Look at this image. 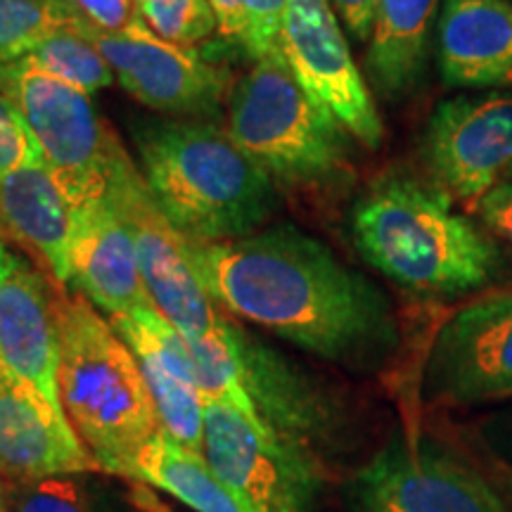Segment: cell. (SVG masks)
I'll return each instance as SVG.
<instances>
[{
    "instance_id": "cell-11",
    "label": "cell",
    "mask_w": 512,
    "mask_h": 512,
    "mask_svg": "<svg viewBox=\"0 0 512 512\" xmlns=\"http://www.w3.org/2000/svg\"><path fill=\"white\" fill-rule=\"evenodd\" d=\"M278 53L306 95L347 128L356 143L368 150L382 145L380 112L332 0H290Z\"/></svg>"
},
{
    "instance_id": "cell-19",
    "label": "cell",
    "mask_w": 512,
    "mask_h": 512,
    "mask_svg": "<svg viewBox=\"0 0 512 512\" xmlns=\"http://www.w3.org/2000/svg\"><path fill=\"white\" fill-rule=\"evenodd\" d=\"M437 67L451 88L512 86V0H441Z\"/></svg>"
},
{
    "instance_id": "cell-21",
    "label": "cell",
    "mask_w": 512,
    "mask_h": 512,
    "mask_svg": "<svg viewBox=\"0 0 512 512\" xmlns=\"http://www.w3.org/2000/svg\"><path fill=\"white\" fill-rule=\"evenodd\" d=\"M439 10L441 0H377L366 69L380 98L403 100L425 81Z\"/></svg>"
},
{
    "instance_id": "cell-12",
    "label": "cell",
    "mask_w": 512,
    "mask_h": 512,
    "mask_svg": "<svg viewBox=\"0 0 512 512\" xmlns=\"http://www.w3.org/2000/svg\"><path fill=\"white\" fill-rule=\"evenodd\" d=\"M422 162L465 211L508 181L512 169V91L456 95L439 102L422 133Z\"/></svg>"
},
{
    "instance_id": "cell-22",
    "label": "cell",
    "mask_w": 512,
    "mask_h": 512,
    "mask_svg": "<svg viewBox=\"0 0 512 512\" xmlns=\"http://www.w3.org/2000/svg\"><path fill=\"white\" fill-rule=\"evenodd\" d=\"M131 479L157 486L195 512H256L207 460L176 444L164 430L143 448Z\"/></svg>"
},
{
    "instance_id": "cell-10",
    "label": "cell",
    "mask_w": 512,
    "mask_h": 512,
    "mask_svg": "<svg viewBox=\"0 0 512 512\" xmlns=\"http://www.w3.org/2000/svg\"><path fill=\"white\" fill-rule=\"evenodd\" d=\"M105 197L131 230L143 285L155 309L183 337H209L223 316L192 266L188 240L152 200L143 174L128 155L114 169Z\"/></svg>"
},
{
    "instance_id": "cell-6",
    "label": "cell",
    "mask_w": 512,
    "mask_h": 512,
    "mask_svg": "<svg viewBox=\"0 0 512 512\" xmlns=\"http://www.w3.org/2000/svg\"><path fill=\"white\" fill-rule=\"evenodd\" d=\"M0 93L29 126L48 169L76 207L105 197L126 150L100 119L91 95L24 60L0 67Z\"/></svg>"
},
{
    "instance_id": "cell-13",
    "label": "cell",
    "mask_w": 512,
    "mask_h": 512,
    "mask_svg": "<svg viewBox=\"0 0 512 512\" xmlns=\"http://www.w3.org/2000/svg\"><path fill=\"white\" fill-rule=\"evenodd\" d=\"M81 34L110 62L121 88L150 110L178 119H216L233 93V74L195 48L176 46L145 24L126 34H105L83 22Z\"/></svg>"
},
{
    "instance_id": "cell-35",
    "label": "cell",
    "mask_w": 512,
    "mask_h": 512,
    "mask_svg": "<svg viewBox=\"0 0 512 512\" xmlns=\"http://www.w3.org/2000/svg\"><path fill=\"white\" fill-rule=\"evenodd\" d=\"M5 249H8V247H5V242H3V238H0V254H3V252H5Z\"/></svg>"
},
{
    "instance_id": "cell-9",
    "label": "cell",
    "mask_w": 512,
    "mask_h": 512,
    "mask_svg": "<svg viewBox=\"0 0 512 512\" xmlns=\"http://www.w3.org/2000/svg\"><path fill=\"white\" fill-rule=\"evenodd\" d=\"M349 512H510L482 472L437 441L394 437L344 486Z\"/></svg>"
},
{
    "instance_id": "cell-1",
    "label": "cell",
    "mask_w": 512,
    "mask_h": 512,
    "mask_svg": "<svg viewBox=\"0 0 512 512\" xmlns=\"http://www.w3.org/2000/svg\"><path fill=\"white\" fill-rule=\"evenodd\" d=\"M188 247L214 304L323 361L375 370L399 347V323L382 287L292 223Z\"/></svg>"
},
{
    "instance_id": "cell-20",
    "label": "cell",
    "mask_w": 512,
    "mask_h": 512,
    "mask_svg": "<svg viewBox=\"0 0 512 512\" xmlns=\"http://www.w3.org/2000/svg\"><path fill=\"white\" fill-rule=\"evenodd\" d=\"M76 209L46 162L0 176V223L50 268L60 287L69 283Z\"/></svg>"
},
{
    "instance_id": "cell-34",
    "label": "cell",
    "mask_w": 512,
    "mask_h": 512,
    "mask_svg": "<svg viewBox=\"0 0 512 512\" xmlns=\"http://www.w3.org/2000/svg\"><path fill=\"white\" fill-rule=\"evenodd\" d=\"M0 512H8V510H5V479H3V472H0Z\"/></svg>"
},
{
    "instance_id": "cell-15",
    "label": "cell",
    "mask_w": 512,
    "mask_h": 512,
    "mask_svg": "<svg viewBox=\"0 0 512 512\" xmlns=\"http://www.w3.org/2000/svg\"><path fill=\"white\" fill-rule=\"evenodd\" d=\"M102 470L67 413L0 366V472L5 482Z\"/></svg>"
},
{
    "instance_id": "cell-23",
    "label": "cell",
    "mask_w": 512,
    "mask_h": 512,
    "mask_svg": "<svg viewBox=\"0 0 512 512\" xmlns=\"http://www.w3.org/2000/svg\"><path fill=\"white\" fill-rule=\"evenodd\" d=\"M72 0H0V67L27 57L46 38L64 29H81Z\"/></svg>"
},
{
    "instance_id": "cell-31",
    "label": "cell",
    "mask_w": 512,
    "mask_h": 512,
    "mask_svg": "<svg viewBox=\"0 0 512 512\" xmlns=\"http://www.w3.org/2000/svg\"><path fill=\"white\" fill-rule=\"evenodd\" d=\"M339 22L347 34L358 43H370L375 29L377 0H332Z\"/></svg>"
},
{
    "instance_id": "cell-16",
    "label": "cell",
    "mask_w": 512,
    "mask_h": 512,
    "mask_svg": "<svg viewBox=\"0 0 512 512\" xmlns=\"http://www.w3.org/2000/svg\"><path fill=\"white\" fill-rule=\"evenodd\" d=\"M110 325L136 356L162 430L176 444L202 456L204 399L192 377L185 337L155 304L114 316Z\"/></svg>"
},
{
    "instance_id": "cell-30",
    "label": "cell",
    "mask_w": 512,
    "mask_h": 512,
    "mask_svg": "<svg viewBox=\"0 0 512 512\" xmlns=\"http://www.w3.org/2000/svg\"><path fill=\"white\" fill-rule=\"evenodd\" d=\"M475 214L486 233L512 249V181L498 183L479 200Z\"/></svg>"
},
{
    "instance_id": "cell-25",
    "label": "cell",
    "mask_w": 512,
    "mask_h": 512,
    "mask_svg": "<svg viewBox=\"0 0 512 512\" xmlns=\"http://www.w3.org/2000/svg\"><path fill=\"white\" fill-rule=\"evenodd\" d=\"M140 22L162 41L195 48L219 31L209 0H133Z\"/></svg>"
},
{
    "instance_id": "cell-2",
    "label": "cell",
    "mask_w": 512,
    "mask_h": 512,
    "mask_svg": "<svg viewBox=\"0 0 512 512\" xmlns=\"http://www.w3.org/2000/svg\"><path fill=\"white\" fill-rule=\"evenodd\" d=\"M351 242L375 271L425 297H463L494 285L503 252L430 176L387 171L358 195Z\"/></svg>"
},
{
    "instance_id": "cell-4",
    "label": "cell",
    "mask_w": 512,
    "mask_h": 512,
    "mask_svg": "<svg viewBox=\"0 0 512 512\" xmlns=\"http://www.w3.org/2000/svg\"><path fill=\"white\" fill-rule=\"evenodd\" d=\"M55 313L64 413L102 472L131 477L162 432L136 356L81 294L57 290Z\"/></svg>"
},
{
    "instance_id": "cell-3",
    "label": "cell",
    "mask_w": 512,
    "mask_h": 512,
    "mask_svg": "<svg viewBox=\"0 0 512 512\" xmlns=\"http://www.w3.org/2000/svg\"><path fill=\"white\" fill-rule=\"evenodd\" d=\"M133 143L152 200L188 242L249 238L278 207L273 178L228 128L202 119H145L133 126Z\"/></svg>"
},
{
    "instance_id": "cell-36",
    "label": "cell",
    "mask_w": 512,
    "mask_h": 512,
    "mask_svg": "<svg viewBox=\"0 0 512 512\" xmlns=\"http://www.w3.org/2000/svg\"><path fill=\"white\" fill-rule=\"evenodd\" d=\"M508 181H512V169H510V174H508Z\"/></svg>"
},
{
    "instance_id": "cell-24",
    "label": "cell",
    "mask_w": 512,
    "mask_h": 512,
    "mask_svg": "<svg viewBox=\"0 0 512 512\" xmlns=\"http://www.w3.org/2000/svg\"><path fill=\"white\" fill-rule=\"evenodd\" d=\"M22 60L86 95H95L117 81L110 62L93 46L91 38L81 34V29L57 31Z\"/></svg>"
},
{
    "instance_id": "cell-26",
    "label": "cell",
    "mask_w": 512,
    "mask_h": 512,
    "mask_svg": "<svg viewBox=\"0 0 512 512\" xmlns=\"http://www.w3.org/2000/svg\"><path fill=\"white\" fill-rule=\"evenodd\" d=\"M79 475H53L27 482H5L8 512H100L91 486Z\"/></svg>"
},
{
    "instance_id": "cell-33",
    "label": "cell",
    "mask_w": 512,
    "mask_h": 512,
    "mask_svg": "<svg viewBox=\"0 0 512 512\" xmlns=\"http://www.w3.org/2000/svg\"><path fill=\"white\" fill-rule=\"evenodd\" d=\"M489 439H494L496 451H501L503 456H508L512 460V418L503 420L501 425H496L494 437H489Z\"/></svg>"
},
{
    "instance_id": "cell-18",
    "label": "cell",
    "mask_w": 512,
    "mask_h": 512,
    "mask_svg": "<svg viewBox=\"0 0 512 512\" xmlns=\"http://www.w3.org/2000/svg\"><path fill=\"white\" fill-rule=\"evenodd\" d=\"M69 283L110 318L152 304L140 275L131 230L107 197L76 209Z\"/></svg>"
},
{
    "instance_id": "cell-5",
    "label": "cell",
    "mask_w": 512,
    "mask_h": 512,
    "mask_svg": "<svg viewBox=\"0 0 512 512\" xmlns=\"http://www.w3.org/2000/svg\"><path fill=\"white\" fill-rule=\"evenodd\" d=\"M228 133L287 190H337L354 178V138L306 95L280 55L254 62L235 81Z\"/></svg>"
},
{
    "instance_id": "cell-29",
    "label": "cell",
    "mask_w": 512,
    "mask_h": 512,
    "mask_svg": "<svg viewBox=\"0 0 512 512\" xmlns=\"http://www.w3.org/2000/svg\"><path fill=\"white\" fill-rule=\"evenodd\" d=\"M72 3L93 29L105 34H126L143 24L133 0H72Z\"/></svg>"
},
{
    "instance_id": "cell-28",
    "label": "cell",
    "mask_w": 512,
    "mask_h": 512,
    "mask_svg": "<svg viewBox=\"0 0 512 512\" xmlns=\"http://www.w3.org/2000/svg\"><path fill=\"white\" fill-rule=\"evenodd\" d=\"M41 162H46V157L36 138L31 136L29 126L10 105V100L0 93V176Z\"/></svg>"
},
{
    "instance_id": "cell-8",
    "label": "cell",
    "mask_w": 512,
    "mask_h": 512,
    "mask_svg": "<svg viewBox=\"0 0 512 512\" xmlns=\"http://www.w3.org/2000/svg\"><path fill=\"white\" fill-rule=\"evenodd\" d=\"M420 387L422 399L444 408L512 399V285L479 294L439 325Z\"/></svg>"
},
{
    "instance_id": "cell-7",
    "label": "cell",
    "mask_w": 512,
    "mask_h": 512,
    "mask_svg": "<svg viewBox=\"0 0 512 512\" xmlns=\"http://www.w3.org/2000/svg\"><path fill=\"white\" fill-rule=\"evenodd\" d=\"M202 458L256 512H320L325 477L318 451L228 403L204 401Z\"/></svg>"
},
{
    "instance_id": "cell-32",
    "label": "cell",
    "mask_w": 512,
    "mask_h": 512,
    "mask_svg": "<svg viewBox=\"0 0 512 512\" xmlns=\"http://www.w3.org/2000/svg\"><path fill=\"white\" fill-rule=\"evenodd\" d=\"M209 5L211 10H214L216 24H219L216 36H221L226 43H235V46H240V38H242L240 0H209Z\"/></svg>"
},
{
    "instance_id": "cell-17",
    "label": "cell",
    "mask_w": 512,
    "mask_h": 512,
    "mask_svg": "<svg viewBox=\"0 0 512 512\" xmlns=\"http://www.w3.org/2000/svg\"><path fill=\"white\" fill-rule=\"evenodd\" d=\"M0 366L64 411L55 292L8 249L0 254Z\"/></svg>"
},
{
    "instance_id": "cell-14",
    "label": "cell",
    "mask_w": 512,
    "mask_h": 512,
    "mask_svg": "<svg viewBox=\"0 0 512 512\" xmlns=\"http://www.w3.org/2000/svg\"><path fill=\"white\" fill-rule=\"evenodd\" d=\"M221 328L249 420L313 451L335 437L339 406L323 384L233 320L223 318Z\"/></svg>"
},
{
    "instance_id": "cell-27",
    "label": "cell",
    "mask_w": 512,
    "mask_h": 512,
    "mask_svg": "<svg viewBox=\"0 0 512 512\" xmlns=\"http://www.w3.org/2000/svg\"><path fill=\"white\" fill-rule=\"evenodd\" d=\"M242 38L240 48L254 62L278 57V41L283 31L285 12L290 0H240Z\"/></svg>"
}]
</instances>
